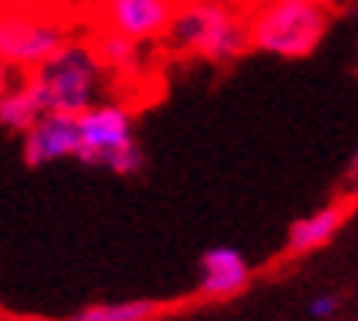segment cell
<instances>
[{
	"instance_id": "6da1fadb",
	"label": "cell",
	"mask_w": 358,
	"mask_h": 321,
	"mask_svg": "<svg viewBox=\"0 0 358 321\" xmlns=\"http://www.w3.org/2000/svg\"><path fill=\"white\" fill-rule=\"evenodd\" d=\"M171 50L207 63H234L253 50L247 13L220 0H181L168 30Z\"/></svg>"
},
{
	"instance_id": "7a4b0ae2",
	"label": "cell",
	"mask_w": 358,
	"mask_h": 321,
	"mask_svg": "<svg viewBox=\"0 0 358 321\" xmlns=\"http://www.w3.org/2000/svg\"><path fill=\"white\" fill-rule=\"evenodd\" d=\"M33 86L40 89L46 112L83 115L92 105L106 102V66L99 63L89 43H66L53 59H46L36 73H30Z\"/></svg>"
},
{
	"instance_id": "3957f363",
	"label": "cell",
	"mask_w": 358,
	"mask_h": 321,
	"mask_svg": "<svg viewBox=\"0 0 358 321\" xmlns=\"http://www.w3.org/2000/svg\"><path fill=\"white\" fill-rule=\"evenodd\" d=\"M247 23L253 50L282 59H299L322 43L329 30V7L296 3V0H263L257 10L247 13Z\"/></svg>"
},
{
	"instance_id": "277c9868",
	"label": "cell",
	"mask_w": 358,
	"mask_h": 321,
	"mask_svg": "<svg viewBox=\"0 0 358 321\" xmlns=\"http://www.w3.org/2000/svg\"><path fill=\"white\" fill-rule=\"evenodd\" d=\"M79 160L112 174H135L141 167L131 112L122 102H99L79 115Z\"/></svg>"
},
{
	"instance_id": "5b68a950",
	"label": "cell",
	"mask_w": 358,
	"mask_h": 321,
	"mask_svg": "<svg viewBox=\"0 0 358 321\" xmlns=\"http://www.w3.org/2000/svg\"><path fill=\"white\" fill-rule=\"evenodd\" d=\"M66 40V30L50 17L10 10L0 13V59L13 73H36L46 59H53Z\"/></svg>"
},
{
	"instance_id": "8992f818",
	"label": "cell",
	"mask_w": 358,
	"mask_h": 321,
	"mask_svg": "<svg viewBox=\"0 0 358 321\" xmlns=\"http://www.w3.org/2000/svg\"><path fill=\"white\" fill-rule=\"evenodd\" d=\"M174 13L178 0H102V27L135 43L168 36Z\"/></svg>"
},
{
	"instance_id": "52a82bcc",
	"label": "cell",
	"mask_w": 358,
	"mask_h": 321,
	"mask_svg": "<svg viewBox=\"0 0 358 321\" xmlns=\"http://www.w3.org/2000/svg\"><path fill=\"white\" fill-rule=\"evenodd\" d=\"M63 158H79V115L46 112L23 135V160L30 167H43Z\"/></svg>"
},
{
	"instance_id": "ba28073f",
	"label": "cell",
	"mask_w": 358,
	"mask_h": 321,
	"mask_svg": "<svg viewBox=\"0 0 358 321\" xmlns=\"http://www.w3.org/2000/svg\"><path fill=\"white\" fill-rule=\"evenodd\" d=\"M247 282H250V266L237 249L214 246L201 256V282H197V289H201L204 299H230V295L247 289Z\"/></svg>"
},
{
	"instance_id": "9c48e42d",
	"label": "cell",
	"mask_w": 358,
	"mask_h": 321,
	"mask_svg": "<svg viewBox=\"0 0 358 321\" xmlns=\"http://www.w3.org/2000/svg\"><path fill=\"white\" fill-rule=\"evenodd\" d=\"M348 214H352V200H332V204L319 207L315 214L296 220L289 226V236H286V253L289 256H306L313 249H322L342 230Z\"/></svg>"
},
{
	"instance_id": "30bf717a",
	"label": "cell",
	"mask_w": 358,
	"mask_h": 321,
	"mask_svg": "<svg viewBox=\"0 0 358 321\" xmlns=\"http://www.w3.org/2000/svg\"><path fill=\"white\" fill-rule=\"evenodd\" d=\"M46 115V105L40 98V89L33 86L30 75H23L20 82H13L3 96H0V128L13 131V135H27V131Z\"/></svg>"
},
{
	"instance_id": "8fae6325",
	"label": "cell",
	"mask_w": 358,
	"mask_h": 321,
	"mask_svg": "<svg viewBox=\"0 0 358 321\" xmlns=\"http://www.w3.org/2000/svg\"><path fill=\"white\" fill-rule=\"evenodd\" d=\"M162 311V305L145 299L131 301H102V305H86L79 308L69 321H152Z\"/></svg>"
},
{
	"instance_id": "7c38bea8",
	"label": "cell",
	"mask_w": 358,
	"mask_h": 321,
	"mask_svg": "<svg viewBox=\"0 0 358 321\" xmlns=\"http://www.w3.org/2000/svg\"><path fill=\"white\" fill-rule=\"evenodd\" d=\"M92 50H96L99 63L106 66V73H131L135 63H138V43L115 30H106V27L96 36Z\"/></svg>"
},
{
	"instance_id": "4fadbf2b",
	"label": "cell",
	"mask_w": 358,
	"mask_h": 321,
	"mask_svg": "<svg viewBox=\"0 0 358 321\" xmlns=\"http://www.w3.org/2000/svg\"><path fill=\"white\" fill-rule=\"evenodd\" d=\"M338 301L332 299V295H315L313 301H309V315L313 318H329V315H336Z\"/></svg>"
},
{
	"instance_id": "5bb4252c",
	"label": "cell",
	"mask_w": 358,
	"mask_h": 321,
	"mask_svg": "<svg viewBox=\"0 0 358 321\" xmlns=\"http://www.w3.org/2000/svg\"><path fill=\"white\" fill-rule=\"evenodd\" d=\"M220 3H227V7H234V10H240V13H253L263 0H220Z\"/></svg>"
},
{
	"instance_id": "9a60e30c",
	"label": "cell",
	"mask_w": 358,
	"mask_h": 321,
	"mask_svg": "<svg viewBox=\"0 0 358 321\" xmlns=\"http://www.w3.org/2000/svg\"><path fill=\"white\" fill-rule=\"evenodd\" d=\"M13 82H17V79H13V69L3 63V59H0V96H3V92H7Z\"/></svg>"
},
{
	"instance_id": "2e32d148",
	"label": "cell",
	"mask_w": 358,
	"mask_h": 321,
	"mask_svg": "<svg viewBox=\"0 0 358 321\" xmlns=\"http://www.w3.org/2000/svg\"><path fill=\"white\" fill-rule=\"evenodd\" d=\"M345 181H348V187H355V191H358V151H355V158H352V164H348Z\"/></svg>"
},
{
	"instance_id": "e0dca14e",
	"label": "cell",
	"mask_w": 358,
	"mask_h": 321,
	"mask_svg": "<svg viewBox=\"0 0 358 321\" xmlns=\"http://www.w3.org/2000/svg\"><path fill=\"white\" fill-rule=\"evenodd\" d=\"M296 3H319V7H332L336 0H296Z\"/></svg>"
}]
</instances>
